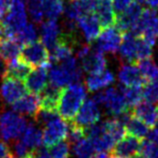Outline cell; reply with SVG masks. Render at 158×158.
<instances>
[{"instance_id":"37","label":"cell","mask_w":158,"mask_h":158,"mask_svg":"<svg viewBox=\"0 0 158 158\" xmlns=\"http://www.w3.org/2000/svg\"><path fill=\"white\" fill-rule=\"evenodd\" d=\"M143 97L146 101L156 103L158 102V80L148 82L143 89Z\"/></svg>"},{"instance_id":"31","label":"cell","mask_w":158,"mask_h":158,"mask_svg":"<svg viewBox=\"0 0 158 158\" xmlns=\"http://www.w3.org/2000/svg\"><path fill=\"white\" fill-rule=\"evenodd\" d=\"M95 150L91 141L84 137L73 145V153L76 158H88Z\"/></svg>"},{"instance_id":"46","label":"cell","mask_w":158,"mask_h":158,"mask_svg":"<svg viewBox=\"0 0 158 158\" xmlns=\"http://www.w3.org/2000/svg\"><path fill=\"white\" fill-rule=\"evenodd\" d=\"M156 129L158 130V122H157V124H156Z\"/></svg>"},{"instance_id":"16","label":"cell","mask_w":158,"mask_h":158,"mask_svg":"<svg viewBox=\"0 0 158 158\" xmlns=\"http://www.w3.org/2000/svg\"><path fill=\"white\" fill-rule=\"evenodd\" d=\"M49 65L37 67L35 70L30 72V74L25 79V86L28 92L39 95L44 90L45 87L48 85L47 72H48Z\"/></svg>"},{"instance_id":"11","label":"cell","mask_w":158,"mask_h":158,"mask_svg":"<svg viewBox=\"0 0 158 158\" xmlns=\"http://www.w3.org/2000/svg\"><path fill=\"white\" fill-rule=\"evenodd\" d=\"M142 141L135 136L128 134L117 141L111 149V157L134 158L140 154Z\"/></svg>"},{"instance_id":"5","label":"cell","mask_w":158,"mask_h":158,"mask_svg":"<svg viewBox=\"0 0 158 158\" xmlns=\"http://www.w3.org/2000/svg\"><path fill=\"white\" fill-rule=\"evenodd\" d=\"M18 57L31 67L48 66L51 63L50 54L48 52L47 47L43 44L42 41L38 40L24 45Z\"/></svg>"},{"instance_id":"22","label":"cell","mask_w":158,"mask_h":158,"mask_svg":"<svg viewBox=\"0 0 158 158\" xmlns=\"http://www.w3.org/2000/svg\"><path fill=\"white\" fill-rule=\"evenodd\" d=\"M119 58L122 61L136 63V35L131 32L124 33L121 45L119 47Z\"/></svg>"},{"instance_id":"21","label":"cell","mask_w":158,"mask_h":158,"mask_svg":"<svg viewBox=\"0 0 158 158\" xmlns=\"http://www.w3.org/2000/svg\"><path fill=\"white\" fill-rule=\"evenodd\" d=\"M115 80L114 74L112 71L108 69H105L104 71L96 74H90V75L86 78V87L87 89L91 92L94 91L101 90L102 88L111 85Z\"/></svg>"},{"instance_id":"4","label":"cell","mask_w":158,"mask_h":158,"mask_svg":"<svg viewBox=\"0 0 158 158\" xmlns=\"http://www.w3.org/2000/svg\"><path fill=\"white\" fill-rule=\"evenodd\" d=\"M77 57L81 62L82 69L89 74H96L106 69L107 60L103 52L89 44L82 45L77 51Z\"/></svg>"},{"instance_id":"27","label":"cell","mask_w":158,"mask_h":158,"mask_svg":"<svg viewBox=\"0 0 158 158\" xmlns=\"http://www.w3.org/2000/svg\"><path fill=\"white\" fill-rule=\"evenodd\" d=\"M44 16L48 19L56 20L64 11L63 0H39Z\"/></svg>"},{"instance_id":"18","label":"cell","mask_w":158,"mask_h":158,"mask_svg":"<svg viewBox=\"0 0 158 158\" xmlns=\"http://www.w3.org/2000/svg\"><path fill=\"white\" fill-rule=\"evenodd\" d=\"M61 89L62 88H60V87H57L53 84L47 85L45 87L44 90L38 95L41 109L46 111L58 112Z\"/></svg>"},{"instance_id":"43","label":"cell","mask_w":158,"mask_h":158,"mask_svg":"<svg viewBox=\"0 0 158 158\" xmlns=\"http://www.w3.org/2000/svg\"><path fill=\"white\" fill-rule=\"evenodd\" d=\"M151 9L157 10L158 9V0H143Z\"/></svg>"},{"instance_id":"44","label":"cell","mask_w":158,"mask_h":158,"mask_svg":"<svg viewBox=\"0 0 158 158\" xmlns=\"http://www.w3.org/2000/svg\"><path fill=\"white\" fill-rule=\"evenodd\" d=\"M88 158H108V156L105 152H99L98 154L94 155V156H90Z\"/></svg>"},{"instance_id":"14","label":"cell","mask_w":158,"mask_h":158,"mask_svg":"<svg viewBox=\"0 0 158 158\" xmlns=\"http://www.w3.org/2000/svg\"><path fill=\"white\" fill-rule=\"evenodd\" d=\"M77 26L80 28L86 41L93 42L101 33V25L96 15L93 13H88L82 15L77 20Z\"/></svg>"},{"instance_id":"35","label":"cell","mask_w":158,"mask_h":158,"mask_svg":"<svg viewBox=\"0 0 158 158\" xmlns=\"http://www.w3.org/2000/svg\"><path fill=\"white\" fill-rule=\"evenodd\" d=\"M27 9L29 14H30L32 20L37 24H42L44 13L42 10V7L40 5L39 0H27L26 1Z\"/></svg>"},{"instance_id":"36","label":"cell","mask_w":158,"mask_h":158,"mask_svg":"<svg viewBox=\"0 0 158 158\" xmlns=\"http://www.w3.org/2000/svg\"><path fill=\"white\" fill-rule=\"evenodd\" d=\"M86 137V128H83L81 126L77 125L76 123L71 121L68 129V134H67V139L69 143L74 144L80 139Z\"/></svg>"},{"instance_id":"42","label":"cell","mask_w":158,"mask_h":158,"mask_svg":"<svg viewBox=\"0 0 158 158\" xmlns=\"http://www.w3.org/2000/svg\"><path fill=\"white\" fill-rule=\"evenodd\" d=\"M8 9H9V5L6 2V0H0V19L4 17Z\"/></svg>"},{"instance_id":"26","label":"cell","mask_w":158,"mask_h":158,"mask_svg":"<svg viewBox=\"0 0 158 158\" xmlns=\"http://www.w3.org/2000/svg\"><path fill=\"white\" fill-rule=\"evenodd\" d=\"M125 126H126V131L128 134L135 136L139 139H142L145 136H147L149 132L148 126L143 121H141L140 119L135 117V116H133L132 113L129 116V118L127 119Z\"/></svg>"},{"instance_id":"20","label":"cell","mask_w":158,"mask_h":158,"mask_svg":"<svg viewBox=\"0 0 158 158\" xmlns=\"http://www.w3.org/2000/svg\"><path fill=\"white\" fill-rule=\"evenodd\" d=\"M61 35L60 27L57 24L56 20L48 19L41 25V41L47 47V49L51 50L56 44L57 40Z\"/></svg>"},{"instance_id":"7","label":"cell","mask_w":158,"mask_h":158,"mask_svg":"<svg viewBox=\"0 0 158 158\" xmlns=\"http://www.w3.org/2000/svg\"><path fill=\"white\" fill-rule=\"evenodd\" d=\"M100 118L101 111L99 104L93 98H91L84 101L72 121L83 128H87L98 123Z\"/></svg>"},{"instance_id":"34","label":"cell","mask_w":158,"mask_h":158,"mask_svg":"<svg viewBox=\"0 0 158 158\" xmlns=\"http://www.w3.org/2000/svg\"><path fill=\"white\" fill-rule=\"evenodd\" d=\"M48 151L52 158H69L70 143L68 141H60V142L48 147Z\"/></svg>"},{"instance_id":"17","label":"cell","mask_w":158,"mask_h":158,"mask_svg":"<svg viewBox=\"0 0 158 158\" xmlns=\"http://www.w3.org/2000/svg\"><path fill=\"white\" fill-rule=\"evenodd\" d=\"M12 108L19 114H24L35 118L40 110L39 96L36 94H26L12 104Z\"/></svg>"},{"instance_id":"45","label":"cell","mask_w":158,"mask_h":158,"mask_svg":"<svg viewBox=\"0 0 158 158\" xmlns=\"http://www.w3.org/2000/svg\"><path fill=\"white\" fill-rule=\"evenodd\" d=\"M5 158H17V157H16L15 155H13V154L11 153V154H9V155H8L7 157H5Z\"/></svg>"},{"instance_id":"41","label":"cell","mask_w":158,"mask_h":158,"mask_svg":"<svg viewBox=\"0 0 158 158\" xmlns=\"http://www.w3.org/2000/svg\"><path fill=\"white\" fill-rule=\"evenodd\" d=\"M7 69H8V62L0 56V80H2L4 77H6Z\"/></svg>"},{"instance_id":"12","label":"cell","mask_w":158,"mask_h":158,"mask_svg":"<svg viewBox=\"0 0 158 158\" xmlns=\"http://www.w3.org/2000/svg\"><path fill=\"white\" fill-rule=\"evenodd\" d=\"M142 10L141 3L132 2L125 10L116 15L115 26L123 34L126 32H130L138 20L140 14L142 13Z\"/></svg>"},{"instance_id":"39","label":"cell","mask_w":158,"mask_h":158,"mask_svg":"<svg viewBox=\"0 0 158 158\" xmlns=\"http://www.w3.org/2000/svg\"><path fill=\"white\" fill-rule=\"evenodd\" d=\"M132 2H133V0H112L114 10L117 11V13L124 11Z\"/></svg>"},{"instance_id":"3","label":"cell","mask_w":158,"mask_h":158,"mask_svg":"<svg viewBox=\"0 0 158 158\" xmlns=\"http://www.w3.org/2000/svg\"><path fill=\"white\" fill-rule=\"evenodd\" d=\"M26 119L14 111H6L0 115V136L4 141H16L27 127Z\"/></svg>"},{"instance_id":"6","label":"cell","mask_w":158,"mask_h":158,"mask_svg":"<svg viewBox=\"0 0 158 158\" xmlns=\"http://www.w3.org/2000/svg\"><path fill=\"white\" fill-rule=\"evenodd\" d=\"M86 136L93 144L95 151L106 152L113 148L115 140L106 131L104 122L96 123L86 128Z\"/></svg>"},{"instance_id":"24","label":"cell","mask_w":158,"mask_h":158,"mask_svg":"<svg viewBox=\"0 0 158 158\" xmlns=\"http://www.w3.org/2000/svg\"><path fill=\"white\" fill-rule=\"evenodd\" d=\"M32 67L28 65L24 61H22L19 57L8 62V69L6 76L18 79L20 81H25L27 76L30 74Z\"/></svg>"},{"instance_id":"19","label":"cell","mask_w":158,"mask_h":158,"mask_svg":"<svg viewBox=\"0 0 158 158\" xmlns=\"http://www.w3.org/2000/svg\"><path fill=\"white\" fill-rule=\"evenodd\" d=\"M94 12L102 28L105 29L115 25L116 14L112 0H97Z\"/></svg>"},{"instance_id":"25","label":"cell","mask_w":158,"mask_h":158,"mask_svg":"<svg viewBox=\"0 0 158 158\" xmlns=\"http://www.w3.org/2000/svg\"><path fill=\"white\" fill-rule=\"evenodd\" d=\"M31 150L39 148L43 142V131L35 124H28L21 139Z\"/></svg>"},{"instance_id":"33","label":"cell","mask_w":158,"mask_h":158,"mask_svg":"<svg viewBox=\"0 0 158 158\" xmlns=\"http://www.w3.org/2000/svg\"><path fill=\"white\" fill-rule=\"evenodd\" d=\"M152 45L146 42L142 37L136 36V62L152 57Z\"/></svg>"},{"instance_id":"28","label":"cell","mask_w":158,"mask_h":158,"mask_svg":"<svg viewBox=\"0 0 158 158\" xmlns=\"http://www.w3.org/2000/svg\"><path fill=\"white\" fill-rule=\"evenodd\" d=\"M104 125L106 131L115 140V142L122 139L124 136H126V126L118 117H113L111 119L105 120Z\"/></svg>"},{"instance_id":"29","label":"cell","mask_w":158,"mask_h":158,"mask_svg":"<svg viewBox=\"0 0 158 158\" xmlns=\"http://www.w3.org/2000/svg\"><path fill=\"white\" fill-rule=\"evenodd\" d=\"M141 71V74L146 80V82H152L158 80V66L151 58L136 62Z\"/></svg>"},{"instance_id":"30","label":"cell","mask_w":158,"mask_h":158,"mask_svg":"<svg viewBox=\"0 0 158 158\" xmlns=\"http://www.w3.org/2000/svg\"><path fill=\"white\" fill-rule=\"evenodd\" d=\"M122 93L125 97V100L129 107H134L138 103L142 101L143 97V89L142 86H134V87H125L121 88Z\"/></svg>"},{"instance_id":"1","label":"cell","mask_w":158,"mask_h":158,"mask_svg":"<svg viewBox=\"0 0 158 158\" xmlns=\"http://www.w3.org/2000/svg\"><path fill=\"white\" fill-rule=\"evenodd\" d=\"M86 94L85 86L80 82L69 84L65 88H62L58 106L59 115L65 120L72 121L75 118L78 110L84 103Z\"/></svg>"},{"instance_id":"10","label":"cell","mask_w":158,"mask_h":158,"mask_svg":"<svg viewBox=\"0 0 158 158\" xmlns=\"http://www.w3.org/2000/svg\"><path fill=\"white\" fill-rule=\"evenodd\" d=\"M27 89L25 84L12 77H4L2 79L1 86H0V95L3 101L7 104H13L24 95L27 94Z\"/></svg>"},{"instance_id":"23","label":"cell","mask_w":158,"mask_h":158,"mask_svg":"<svg viewBox=\"0 0 158 158\" xmlns=\"http://www.w3.org/2000/svg\"><path fill=\"white\" fill-rule=\"evenodd\" d=\"M22 44L15 38L0 39V56L7 62L15 59L20 55Z\"/></svg>"},{"instance_id":"2","label":"cell","mask_w":158,"mask_h":158,"mask_svg":"<svg viewBox=\"0 0 158 158\" xmlns=\"http://www.w3.org/2000/svg\"><path fill=\"white\" fill-rule=\"evenodd\" d=\"M93 99L99 105L104 107L108 114L113 115L114 117L130 111V107L128 106L121 89L110 87L94 95Z\"/></svg>"},{"instance_id":"13","label":"cell","mask_w":158,"mask_h":158,"mask_svg":"<svg viewBox=\"0 0 158 158\" xmlns=\"http://www.w3.org/2000/svg\"><path fill=\"white\" fill-rule=\"evenodd\" d=\"M118 80L124 87L143 86L147 83L138 66L132 63L121 65L118 71Z\"/></svg>"},{"instance_id":"8","label":"cell","mask_w":158,"mask_h":158,"mask_svg":"<svg viewBox=\"0 0 158 158\" xmlns=\"http://www.w3.org/2000/svg\"><path fill=\"white\" fill-rule=\"evenodd\" d=\"M69 127L65 120L60 116L53 119L51 122L44 126L43 129V144L45 147H50L60 141L67 138Z\"/></svg>"},{"instance_id":"38","label":"cell","mask_w":158,"mask_h":158,"mask_svg":"<svg viewBox=\"0 0 158 158\" xmlns=\"http://www.w3.org/2000/svg\"><path fill=\"white\" fill-rule=\"evenodd\" d=\"M14 151H15V154L19 158H22L24 156H26L28 153L31 151V149L29 148L22 140H16L14 141Z\"/></svg>"},{"instance_id":"32","label":"cell","mask_w":158,"mask_h":158,"mask_svg":"<svg viewBox=\"0 0 158 158\" xmlns=\"http://www.w3.org/2000/svg\"><path fill=\"white\" fill-rule=\"evenodd\" d=\"M15 39L18 40L22 45H26L37 40V30L34 24L27 23L15 36Z\"/></svg>"},{"instance_id":"15","label":"cell","mask_w":158,"mask_h":158,"mask_svg":"<svg viewBox=\"0 0 158 158\" xmlns=\"http://www.w3.org/2000/svg\"><path fill=\"white\" fill-rule=\"evenodd\" d=\"M131 113L149 127L155 126L158 122V105L152 102L141 101L133 107Z\"/></svg>"},{"instance_id":"9","label":"cell","mask_w":158,"mask_h":158,"mask_svg":"<svg viewBox=\"0 0 158 158\" xmlns=\"http://www.w3.org/2000/svg\"><path fill=\"white\" fill-rule=\"evenodd\" d=\"M123 33L117 27H108L98 36L95 47L101 52L116 54L123 39Z\"/></svg>"},{"instance_id":"40","label":"cell","mask_w":158,"mask_h":158,"mask_svg":"<svg viewBox=\"0 0 158 158\" xmlns=\"http://www.w3.org/2000/svg\"><path fill=\"white\" fill-rule=\"evenodd\" d=\"M11 154V149L5 141H0V158H5Z\"/></svg>"}]
</instances>
